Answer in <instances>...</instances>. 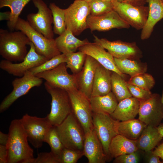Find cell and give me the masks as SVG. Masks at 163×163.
<instances>
[{
    "mask_svg": "<svg viewBox=\"0 0 163 163\" xmlns=\"http://www.w3.org/2000/svg\"><path fill=\"white\" fill-rule=\"evenodd\" d=\"M8 134L7 163H34V151L20 119L11 122Z\"/></svg>",
    "mask_w": 163,
    "mask_h": 163,
    "instance_id": "6da1fadb",
    "label": "cell"
},
{
    "mask_svg": "<svg viewBox=\"0 0 163 163\" xmlns=\"http://www.w3.org/2000/svg\"><path fill=\"white\" fill-rule=\"evenodd\" d=\"M30 42L21 31L0 29V54L5 59L11 62L22 61L28 52L27 45Z\"/></svg>",
    "mask_w": 163,
    "mask_h": 163,
    "instance_id": "7a4b0ae2",
    "label": "cell"
},
{
    "mask_svg": "<svg viewBox=\"0 0 163 163\" xmlns=\"http://www.w3.org/2000/svg\"><path fill=\"white\" fill-rule=\"evenodd\" d=\"M56 127L59 138L65 148L83 151L85 133L72 113Z\"/></svg>",
    "mask_w": 163,
    "mask_h": 163,
    "instance_id": "3957f363",
    "label": "cell"
},
{
    "mask_svg": "<svg viewBox=\"0 0 163 163\" xmlns=\"http://www.w3.org/2000/svg\"><path fill=\"white\" fill-rule=\"evenodd\" d=\"M44 85L51 97L50 111L46 117L52 126H57L72 113L69 96L67 91L53 87L46 82Z\"/></svg>",
    "mask_w": 163,
    "mask_h": 163,
    "instance_id": "277c9868",
    "label": "cell"
},
{
    "mask_svg": "<svg viewBox=\"0 0 163 163\" xmlns=\"http://www.w3.org/2000/svg\"><path fill=\"white\" fill-rule=\"evenodd\" d=\"M15 30L24 33L34 45L37 53L48 60L61 54L56 47L55 39L45 37L33 28L27 21L19 17Z\"/></svg>",
    "mask_w": 163,
    "mask_h": 163,
    "instance_id": "5b68a950",
    "label": "cell"
},
{
    "mask_svg": "<svg viewBox=\"0 0 163 163\" xmlns=\"http://www.w3.org/2000/svg\"><path fill=\"white\" fill-rule=\"evenodd\" d=\"M90 14L88 2L83 0H75L65 9L66 29L75 35H78L88 28L87 20Z\"/></svg>",
    "mask_w": 163,
    "mask_h": 163,
    "instance_id": "8992f818",
    "label": "cell"
},
{
    "mask_svg": "<svg viewBox=\"0 0 163 163\" xmlns=\"http://www.w3.org/2000/svg\"><path fill=\"white\" fill-rule=\"evenodd\" d=\"M67 92L72 113L81 125L85 134L93 129V112L89 98L78 89Z\"/></svg>",
    "mask_w": 163,
    "mask_h": 163,
    "instance_id": "52a82bcc",
    "label": "cell"
},
{
    "mask_svg": "<svg viewBox=\"0 0 163 163\" xmlns=\"http://www.w3.org/2000/svg\"><path fill=\"white\" fill-rule=\"evenodd\" d=\"M38 9L36 13L27 16V21L36 30L49 39H53L54 32L52 26L53 17L51 9L43 0H32Z\"/></svg>",
    "mask_w": 163,
    "mask_h": 163,
    "instance_id": "ba28073f",
    "label": "cell"
},
{
    "mask_svg": "<svg viewBox=\"0 0 163 163\" xmlns=\"http://www.w3.org/2000/svg\"><path fill=\"white\" fill-rule=\"evenodd\" d=\"M28 141L36 149L41 148L45 136L52 125L46 117L41 118L27 113L20 119Z\"/></svg>",
    "mask_w": 163,
    "mask_h": 163,
    "instance_id": "9c48e42d",
    "label": "cell"
},
{
    "mask_svg": "<svg viewBox=\"0 0 163 163\" xmlns=\"http://www.w3.org/2000/svg\"><path fill=\"white\" fill-rule=\"evenodd\" d=\"M43 83V79L27 71L22 77L15 78L12 82V91L3 100L0 105V112L7 110L18 98L27 94L32 88L39 87Z\"/></svg>",
    "mask_w": 163,
    "mask_h": 163,
    "instance_id": "30bf717a",
    "label": "cell"
},
{
    "mask_svg": "<svg viewBox=\"0 0 163 163\" xmlns=\"http://www.w3.org/2000/svg\"><path fill=\"white\" fill-rule=\"evenodd\" d=\"M118 121L110 115L93 113V129L108 159L110 158L109 152L110 142L113 138L118 134L117 129Z\"/></svg>",
    "mask_w": 163,
    "mask_h": 163,
    "instance_id": "8fae6325",
    "label": "cell"
},
{
    "mask_svg": "<svg viewBox=\"0 0 163 163\" xmlns=\"http://www.w3.org/2000/svg\"><path fill=\"white\" fill-rule=\"evenodd\" d=\"M113 10L130 26L137 30H142L147 20L149 7L137 6L113 0Z\"/></svg>",
    "mask_w": 163,
    "mask_h": 163,
    "instance_id": "7c38bea8",
    "label": "cell"
},
{
    "mask_svg": "<svg viewBox=\"0 0 163 163\" xmlns=\"http://www.w3.org/2000/svg\"><path fill=\"white\" fill-rule=\"evenodd\" d=\"M66 62L52 70L38 74L36 76L45 80L51 86L67 91L78 89L76 75L69 74Z\"/></svg>",
    "mask_w": 163,
    "mask_h": 163,
    "instance_id": "4fadbf2b",
    "label": "cell"
},
{
    "mask_svg": "<svg viewBox=\"0 0 163 163\" xmlns=\"http://www.w3.org/2000/svg\"><path fill=\"white\" fill-rule=\"evenodd\" d=\"M30 49L24 60L18 63H13L5 59L0 62V68L10 74L21 77L27 71L38 66L48 60L36 52L35 46L30 41Z\"/></svg>",
    "mask_w": 163,
    "mask_h": 163,
    "instance_id": "5bb4252c",
    "label": "cell"
},
{
    "mask_svg": "<svg viewBox=\"0 0 163 163\" xmlns=\"http://www.w3.org/2000/svg\"><path fill=\"white\" fill-rule=\"evenodd\" d=\"M94 37V43L107 50L114 58L140 59L142 57V52L135 42L110 41L105 38L100 39L95 36Z\"/></svg>",
    "mask_w": 163,
    "mask_h": 163,
    "instance_id": "9a60e30c",
    "label": "cell"
},
{
    "mask_svg": "<svg viewBox=\"0 0 163 163\" xmlns=\"http://www.w3.org/2000/svg\"><path fill=\"white\" fill-rule=\"evenodd\" d=\"M138 114V119L147 126H158L163 120L161 95L153 93L147 100L140 101Z\"/></svg>",
    "mask_w": 163,
    "mask_h": 163,
    "instance_id": "2e32d148",
    "label": "cell"
},
{
    "mask_svg": "<svg viewBox=\"0 0 163 163\" xmlns=\"http://www.w3.org/2000/svg\"><path fill=\"white\" fill-rule=\"evenodd\" d=\"M88 28L91 31H104L113 28H129L130 26L114 10L98 16L90 14L87 20Z\"/></svg>",
    "mask_w": 163,
    "mask_h": 163,
    "instance_id": "e0dca14e",
    "label": "cell"
},
{
    "mask_svg": "<svg viewBox=\"0 0 163 163\" xmlns=\"http://www.w3.org/2000/svg\"><path fill=\"white\" fill-rule=\"evenodd\" d=\"M99 63L90 56L87 55L81 71L76 74L78 89L90 98L96 69Z\"/></svg>",
    "mask_w": 163,
    "mask_h": 163,
    "instance_id": "ac0fdd59",
    "label": "cell"
},
{
    "mask_svg": "<svg viewBox=\"0 0 163 163\" xmlns=\"http://www.w3.org/2000/svg\"><path fill=\"white\" fill-rule=\"evenodd\" d=\"M83 151L88 163H105L108 159L94 129L85 134Z\"/></svg>",
    "mask_w": 163,
    "mask_h": 163,
    "instance_id": "d6986e66",
    "label": "cell"
},
{
    "mask_svg": "<svg viewBox=\"0 0 163 163\" xmlns=\"http://www.w3.org/2000/svg\"><path fill=\"white\" fill-rule=\"evenodd\" d=\"M78 50L92 57L106 68L117 72L125 78L126 75L117 68L113 57L101 45L94 43L89 42L80 47Z\"/></svg>",
    "mask_w": 163,
    "mask_h": 163,
    "instance_id": "ffe728a7",
    "label": "cell"
},
{
    "mask_svg": "<svg viewBox=\"0 0 163 163\" xmlns=\"http://www.w3.org/2000/svg\"><path fill=\"white\" fill-rule=\"evenodd\" d=\"M149 5V13L146 22L142 30L140 38H149L155 25L163 18V2L162 0H146Z\"/></svg>",
    "mask_w": 163,
    "mask_h": 163,
    "instance_id": "44dd1931",
    "label": "cell"
},
{
    "mask_svg": "<svg viewBox=\"0 0 163 163\" xmlns=\"http://www.w3.org/2000/svg\"><path fill=\"white\" fill-rule=\"evenodd\" d=\"M112 72L99 63L96 70L91 97L104 96L111 91Z\"/></svg>",
    "mask_w": 163,
    "mask_h": 163,
    "instance_id": "7402d4cb",
    "label": "cell"
},
{
    "mask_svg": "<svg viewBox=\"0 0 163 163\" xmlns=\"http://www.w3.org/2000/svg\"><path fill=\"white\" fill-rule=\"evenodd\" d=\"M139 105L140 101L133 97L125 99L119 102L110 115L119 121L134 119L138 114Z\"/></svg>",
    "mask_w": 163,
    "mask_h": 163,
    "instance_id": "603a6c76",
    "label": "cell"
},
{
    "mask_svg": "<svg viewBox=\"0 0 163 163\" xmlns=\"http://www.w3.org/2000/svg\"><path fill=\"white\" fill-rule=\"evenodd\" d=\"M89 99L92 112L96 113L110 115L119 103L112 91L104 96L91 97Z\"/></svg>",
    "mask_w": 163,
    "mask_h": 163,
    "instance_id": "cb8c5ba5",
    "label": "cell"
},
{
    "mask_svg": "<svg viewBox=\"0 0 163 163\" xmlns=\"http://www.w3.org/2000/svg\"><path fill=\"white\" fill-rule=\"evenodd\" d=\"M137 140L129 139L118 134L112 139L109 147L110 158L129 154L137 151Z\"/></svg>",
    "mask_w": 163,
    "mask_h": 163,
    "instance_id": "d4e9b609",
    "label": "cell"
},
{
    "mask_svg": "<svg viewBox=\"0 0 163 163\" xmlns=\"http://www.w3.org/2000/svg\"><path fill=\"white\" fill-rule=\"evenodd\" d=\"M55 40L59 51L65 54L75 52L80 47L89 43L87 39L81 40L77 38L71 31L67 29Z\"/></svg>",
    "mask_w": 163,
    "mask_h": 163,
    "instance_id": "484cf974",
    "label": "cell"
},
{
    "mask_svg": "<svg viewBox=\"0 0 163 163\" xmlns=\"http://www.w3.org/2000/svg\"><path fill=\"white\" fill-rule=\"evenodd\" d=\"M147 126L139 119L118 121L117 129L118 134L129 139L137 140Z\"/></svg>",
    "mask_w": 163,
    "mask_h": 163,
    "instance_id": "4316f807",
    "label": "cell"
},
{
    "mask_svg": "<svg viewBox=\"0 0 163 163\" xmlns=\"http://www.w3.org/2000/svg\"><path fill=\"white\" fill-rule=\"evenodd\" d=\"M163 138L157 127L147 126L137 140V147L145 152L152 150Z\"/></svg>",
    "mask_w": 163,
    "mask_h": 163,
    "instance_id": "83f0119b",
    "label": "cell"
},
{
    "mask_svg": "<svg viewBox=\"0 0 163 163\" xmlns=\"http://www.w3.org/2000/svg\"><path fill=\"white\" fill-rule=\"evenodd\" d=\"M116 66L122 73L132 77L139 74L146 72L148 66L146 62L140 59H118L114 58Z\"/></svg>",
    "mask_w": 163,
    "mask_h": 163,
    "instance_id": "f1b7e54d",
    "label": "cell"
},
{
    "mask_svg": "<svg viewBox=\"0 0 163 163\" xmlns=\"http://www.w3.org/2000/svg\"><path fill=\"white\" fill-rule=\"evenodd\" d=\"M32 0H0V8L8 7L11 9L7 26L11 31L15 30L19 16L25 6Z\"/></svg>",
    "mask_w": 163,
    "mask_h": 163,
    "instance_id": "f546056e",
    "label": "cell"
},
{
    "mask_svg": "<svg viewBox=\"0 0 163 163\" xmlns=\"http://www.w3.org/2000/svg\"><path fill=\"white\" fill-rule=\"evenodd\" d=\"M111 91L114 94L118 102L132 97L124 78L118 73L112 72Z\"/></svg>",
    "mask_w": 163,
    "mask_h": 163,
    "instance_id": "4dcf8cb0",
    "label": "cell"
},
{
    "mask_svg": "<svg viewBox=\"0 0 163 163\" xmlns=\"http://www.w3.org/2000/svg\"><path fill=\"white\" fill-rule=\"evenodd\" d=\"M49 8L53 15L54 33L60 35L66 30L65 9L60 8L54 3H50Z\"/></svg>",
    "mask_w": 163,
    "mask_h": 163,
    "instance_id": "1f68e13d",
    "label": "cell"
},
{
    "mask_svg": "<svg viewBox=\"0 0 163 163\" xmlns=\"http://www.w3.org/2000/svg\"><path fill=\"white\" fill-rule=\"evenodd\" d=\"M44 142L49 144L51 148V152L59 161V158L65 147L59 138L56 126H52L50 127L45 136Z\"/></svg>",
    "mask_w": 163,
    "mask_h": 163,
    "instance_id": "d6a6232c",
    "label": "cell"
},
{
    "mask_svg": "<svg viewBox=\"0 0 163 163\" xmlns=\"http://www.w3.org/2000/svg\"><path fill=\"white\" fill-rule=\"evenodd\" d=\"M66 66L69 69L73 74L76 75L82 70L84 66L87 55L79 51L65 54Z\"/></svg>",
    "mask_w": 163,
    "mask_h": 163,
    "instance_id": "836d02e7",
    "label": "cell"
},
{
    "mask_svg": "<svg viewBox=\"0 0 163 163\" xmlns=\"http://www.w3.org/2000/svg\"><path fill=\"white\" fill-rule=\"evenodd\" d=\"M66 62V55L60 54L48 60L41 65L31 69L29 71L35 75L39 73L52 70Z\"/></svg>",
    "mask_w": 163,
    "mask_h": 163,
    "instance_id": "e575fe53",
    "label": "cell"
},
{
    "mask_svg": "<svg viewBox=\"0 0 163 163\" xmlns=\"http://www.w3.org/2000/svg\"><path fill=\"white\" fill-rule=\"evenodd\" d=\"M128 83L146 90H150L154 87L155 82L150 74L143 73L130 77L127 82Z\"/></svg>",
    "mask_w": 163,
    "mask_h": 163,
    "instance_id": "d590c367",
    "label": "cell"
},
{
    "mask_svg": "<svg viewBox=\"0 0 163 163\" xmlns=\"http://www.w3.org/2000/svg\"><path fill=\"white\" fill-rule=\"evenodd\" d=\"M90 9V14L93 16L101 15L113 10L112 2L101 0H91L88 2Z\"/></svg>",
    "mask_w": 163,
    "mask_h": 163,
    "instance_id": "8d00e7d4",
    "label": "cell"
},
{
    "mask_svg": "<svg viewBox=\"0 0 163 163\" xmlns=\"http://www.w3.org/2000/svg\"><path fill=\"white\" fill-rule=\"evenodd\" d=\"M84 155L83 151L64 148L59 158L60 163H76Z\"/></svg>",
    "mask_w": 163,
    "mask_h": 163,
    "instance_id": "74e56055",
    "label": "cell"
},
{
    "mask_svg": "<svg viewBox=\"0 0 163 163\" xmlns=\"http://www.w3.org/2000/svg\"><path fill=\"white\" fill-rule=\"evenodd\" d=\"M126 84L132 97L140 101L147 100L151 97L152 94L150 90L130 84L127 82Z\"/></svg>",
    "mask_w": 163,
    "mask_h": 163,
    "instance_id": "f35d334b",
    "label": "cell"
},
{
    "mask_svg": "<svg viewBox=\"0 0 163 163\" xmlns=\"http://www.w3.org/2000/svg\"><path fill=\"white\" fill-rule=\"evenodd\" d=\"M34 163H59V161L52 152H42L38 154Z\"/></svg>",
    "mask_w": 163,
    "mask_h": 163,
    "instance_id": "ab89813d",
    "label": "cell"
},
{
    "mask_svg": "<svg viewBox=\"0 0 163 163\" xmlns=\"http://www.w3.org/2000/svg\"><path fill=\"white\" fill-rule=\"evenodd\" d=\"M139 158L137 151L118 156L115 158L114 163H137Z\"/></svg>",
    "mask_w": 163,
    "mask_h": 163,
    "instance_id": "60d3db41",
    "label": "cell"
},
{
    "mask_svg": "<svg viewBox=\"0 0 163 163\" xmlns=\"http://www.w3.org/2000/svg\"><path fill=\"white\" fill-rule=\"evenodd\" d=\"M8 155L7 146L0 145V163H7Z\"/></svg>",
    "mask_w": 163,
    "mask_h": 163,
    "instance_id": "b9f144b4",
    "label": "cell"
},
{
    "mask_svg": "<svg viewBox=\"0 0 163 163\" xmlns=\"http://www.w3.org/2000/svg\"><path fill=\"white\" fill-rule=\"evenodd\" d=\"M148 156L147 158L146 162L149 163H163V161L160 160V158L157 155L155 154L153 151L151 150L147 152Z\"/></svg>",
    "mask_w": 163,
    "mask_h": 163,
    "instance_id": "7bdbcfd3",
    "label": "cell"
},
{
    "mask_svg": "<svg viewBox=\"0 0 163 163\" xmlns=\"http://www.w3.org/2000/svg\"><path fill=\"white\" fill-rule=\"evenodd\" d=\"M153 153L163 160V142L155 148Z\"/></svg>",
    "mask_w": 163,
    "mask_h": 163,
    "instance_id": "ee69618b",
    "label": "cell"
},
{
    "mask_svg": "<svg viewBox=\"0 0 163 163\" xmlns=\"http://www.w3.org/2000/svg\"><path fill=\"white\" fill-rule=\"evenodd\" d=\"M8 134L0 132V145L6 146L8 140Z\"/></svg>",
    "mask_w": 163,
    "mask_h": 163,
    "instance_id": "f6af8a7d",
    "label": "cell"
},
{
    "mask_svg": "<svg viewBox=\"0 0 163 163\" xmlns=\"http://www.w3.org/2000/svg\"><path fill=\"white\" fill-rule=\"evenodd\" d=\"M146 0H123V2L137 6L144 5Z\"/></svg>",
    "mask_w": 163,
    "mask_h": 163,
    "instance_id": "bcb514c9",
    "label": "cell"
},
{
    "mask_svg": "<svg viewBox=\"0 0 163 163\" xmlns=\"http://www.w3.org/2000/svg\"><path fill=\"white\" fill-rule=\"evenodd\" d=\"M157 128L163 138V123H161Z\"/></svg>",
    "mask_w": 163,
    "mask_h": 163,
    "instance_id": "7dc6e473",
    "label": "cell"
},
{
    "mask_svg": "<svg viewBox=\"0 0 163 163\" xmlns=\"http://www.w3.org/2000/svg\"><path fill=\"white\" fill-rule=\"evenodd\" d=\"M103 1L108 2H112L113 0H101Z\"/></svg>",
    "mask_w": 163,
    "mask_h": 163,
    "instance_id": "c3c4849f",
    "label": "cell"
},
{
    "mask_svg": "<svg viewBox=\"0 0 163 163\" xmlns=\"http://www.w3.org/2000/svg\"><path fill=\"white\" fill-rule=\"evenodd\" d=\"M161 102L163 104V90L162 91V94H161Z\"/></svg>",
    "mask_w": 163,
    "mask_h": 163,
    "instance_id": "681fc988",
    "label": "cell"
},
{
    "mask_svg": "<svg viewBox=\"0 0 163 163\" xmlns=\"http://www.w3.org/2000/svg\"><path fill=\"white\" fill-rule=\"evenodd\" d=\"M119 2H123V0H115Z\"/></svg>",
    "mask_w": 163,
    "mask_h": 163,
    "instance_id": "f907efd6",
    "label": "cell"
},
{
    "mask_svg": "<svg viewBox=\"0 0 163 163\" xmlns=\"http://www.w3.org/2000/svg\"><path fill=\"white\" fill-rule=\"evenodd\" d=\"M83 0L85 1H86L87 2H90L91 0Z\"/></svg>",
    "mask_w": 163,
    "mask_h": 163,
    "instance_id": "816d5d0a",
    "label": "cell"
},
{
    "mask_svg": "<svg viewBox=\"0 0 163 163\" xmlns=\"http://www.w3.org/2000/svg\"><path fill=\"white\" fill-rule=\"evenodd\" d=\"M162 2H163V0H162Z\"/></svg>",
    "mask_w": 163,
    "mask_h": 163,
    "instance_id": "f5cc1de1",
    "label": "cell"
}]
</instances>
